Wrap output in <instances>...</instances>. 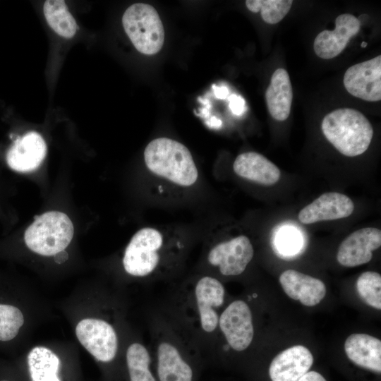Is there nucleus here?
Wrapping results in <instances>:
<instances>
[{"mask_svg":"<svg viewBox=\"0 0 381 381\" xmlns=\"http://www.w3.org/2000/svg\"><path fill=\"white\" fill-rule=\"evenodd\" d=\"M226 290L212 275H195L180 284L162 309L202 352L215 344Z\"/></svg>","mask_w":381,"mask_h":381,"instance_id":"obj_1","label":"nucleus"},{"mask_svg":"<svg viewBox=\"0 0 381 381\" xmlns=\"http://www.w3.org/2000/svg\"><path fill=\"white\" fill-rule=\"evenodd\" d=\"M28 365L32 381H61L58 375L60 359L47 347L32 348L28 355Z\"/></svg>","mask_w":381,"mask_h":381,"instance_id":"obj_21","label":"nucleus"},{"mask_svg":"<svg viewBox=\"0 0 381 381\" xmlns=\"http://www.w3.org/2000/svg\"><path fill=\"white\" fill-rule=\"evenodd\" d=\"M150 353L159 381H193V358L202 352L162 309L150 318Z\"/></svg>","mask_w":381,"mask_h":381,"instance_id":"obj_3","label":"nucleus"},{"mask_svg":"<svg viewBox=\"0 0 381 381\" xmlns=\"http://www.w3.org/2000/svg\"><path fill=\"white\" fill-rule=\"evenodd\" d=\"M344 85L351 95L368 102L381 99V56L349 67Z\"/></svg>","mask_w":381,"mask_h":381,"instance_id":"obj_11","label":"nucleus"},{"mask_svg":"<svg viewBox=\"0 0 381 381\" xmlns=\"http://www.w3.org/2000/svg\"><path fill=\"white\" fill-rule=\"evenodd\" d=\"M144 161L150 174L178 187H190L198 179L189 150L171 138H158L150 142L144 150Z\"/></svg>","mask_w":381,"mask_h":381,"instance_id":"obj_4","label":"nucleus"},{"mask_svg":"<svg viewBox=\"0 0 381 381\" xmlns=\"http://www.w3.org/2000/svg\"><path fill=\"white\" fill-rule=\"evenodd\" d=\"M233 169L238 176L265 186L276 183L281 176L280 170L274 164L255 152L238 155Z\"/></svg>","mask_w":381,"mask_h":381,"instance_id":"obj_18","label":"nucleus"},{"mask_svg":"<svg viewBox=\"0 0 381 381\" xmlns=\"http://www.w3.org/2000/svg\"><path fill=\"white\" fill-rule=\"evenodd\" d=\"M268 111L275 120L282 121L290 114L293 99V90L289 75L284 68L273 73L265 92Z\"/></svg>","mask_w":381,"mask_h":381,"instance_id":"obj_20","label":"nucleus"},{"mask_svg":"<svg viewBox=\"0 0 381 381\" xmlns=\"http://www.w3.org/2000/svg\"><path fill=\"white\" fill-rule=\"evenodd\" d=\"M356 290L366 304L381 309V276L379 273L372 271L362 273L356 281Z\"/></svg>","mask_w":381,"mask_h":381,"instance_id":"obj_25","label":"nucleus"},{"mask_svg":"<svg viewBox=\"0 0 381 381\" xmlns=\"http://www.w3.org/2000/svg\"><path fill=\"white\" fill-rule=\"evenodd\" d=\"M74 228L70 218L64 213L51 211L35 218L25 232L28 248L44 256L55 255L71 243Z\"/></svg>","mask_w":381,"mask_h":381,"instance_id":"obj_6","label":"nucleus"},{"mask_svg":"<svg viewBox=\"0 0 381 381\" xmlns=\"http://www.w3.org/2000/svg\"><path fill=\"white\" fill-rule=\"evenodd\" d=\"M327 140L342 155L355 157L365 152L373 135L368 119L358 110L350 108L335 109L327 114L321 123Z\"/></svg>","mask_w":381,"mask_h":381,"instance_id":"obj_5","label":"nucleus"},{"mask_svg":"<svg viewBox=\"0 0 381 381\" xmlns=\"http://www.w3.org/2000/svg\"><path fill=\"white\" fill-rule=\"evenodd\" d=\"M47 154V145L36 132H29L17 138L9 148L6 162L16 171L28 172L36 169Z\"/></svg>","mask_w":381,"mask_h":381,"instance_id":"obj_15","label":"nucleus"},{"mask_svg":"<svg viewBox=\"0 0 381 381\" xmlns=\"http://www.w3.org/2000/svg\"><path fill=\"white\" fill-rule=\"evenodd\" d=\"M24 323V317L14 306L0 304V341H6L15 338Z\"/></svg>","mask_w":381,"mask_h":381,"instance_id":"obj_26","label":"nucleus"},{"mask_svg":"<svg viewBox=\"0 0 381 381\" xmlns=\"http://www.w3.org/2000/svg\"><path fill=\"white\" fill-rule=\"evenodd\" d=\"M279 282L288 296L306 306H316L326 295L323 282L294 270L282 272Z\"/></svg>","mask_w":381,"mask_h":381,"instance_id":"obj_17","label":"nucleus"},{"mask_svg":"<svg viewBox=\"0 0 381 381\" xmlns=\"http://www.w3.org/2000/svg\"><path fill=\"white\" fill-rule=\"evenodd\" d=\"M344 351L356 365L380 373L381 341L379 339L366 334H352L345 341Z\"/></svg>","mask_w":381,"mask_h":381,"instance_id":"obj_19","label":"nucleus"},{"mask_svg":"<svg viewBox=\"0 0 381 381\" xmlns=\"http://www.w3.org/2000/svg\"><path fill=\"white\" fill-rule=\"evenodd\" d=\"M313 357L304 346L288 348L272 361L269 375L272 381H297L311 368Z\"/></svg>","mask_w":381,"mask_h":381,"instance_id":"obj_16","label":"nucleus"},{"mask_svg":"<svg viewBox=\"0 0 381 381\" xmlns=\"http://www.w3.org/2000/svg\"><path fill=\"white\" fill-rule=\"evenodd\" d=\"M301 245V238L296 231L285 229L276 237L275 250L282 256H293L299 252Z\"/></svg>","mask_w":381,"mask_h":381,"instance_id":"obj_27","label":"nucleus"},{"mask_svg":"<svg viewBox=\"0 0 381 381\" xmlns=\"http://www.w3.org/2000/svg\"><path fill=\"white\" fill-rule=\"evenodd\" d=\"M212 87L214 90V95L217 99H225L229 95V90L224 86L218 87L213 85Z\"/></svg>","mask_w":381,"mask_h":381,"instance_id":"obj_30","label":"nucleus"},{"mask_svg":"<svg viewBox=\"0 0 381 381\" xmlns=\"http://www.w3.org/2000/svg\"><path fill=\"white\" fill-rule=\"evenodd\" d=\"M359 19L349 13L339 15L335 20L334 30H323L315 37L314 51L318 56L330 59L338 56L350 39L360 30Z\"/></svg>","mask_w":381,"mask_h":381,"instance_id":"obj_13","label":"nucleus"},{"mask_svg":"<svg viewBox=\"0 0 381 381\" xmlns=\"http://www.w3.org/2000/svg\"><path fill=\"white\" fill-rule=\"evenodd\" d=\"M186 243L177 235L155 227L138 230L127 245L122 259L125 272L150 281L170 277L180 266Z\"/></svg>","mask_w":381,"mask_h":381,"instance_id":"obj_2","label":"nucleus"},{"mask_svg":"<svg viewBox=\"0 0 381 381\" xmlns=\"http://www.w3.org/2000/svg\"><path fill=\"white\" fill-rule=\"evenodd\" d=\"M220 333L225 344L224 351L233 350L241 352L252 344L254 337L253 313L247 302L236 299L222 310L218 323L217 334Z\"/></svg>","mask_w":381,"mask_h":381,"instance_id":"obj_9","label":"nucleus"},{"mask_svg":"<svg viewBox=\"0 0 381 381\" xmlns=\"http://www.w3.org/2000/svg\"><path fill=\"white\" fill-rule=\"evenodd\" d=\"M291 0H247L246 5L253 13L260 12L262 20L269 24L281 21L289 11Z\"/></svg>","mask_w":381,"mask_h":381,"instance_id":"obj_24","label":"nucleus"},{"mask_svg":"<svg viewBox=\"0 0 381 381\" xmlns=\"http://www.w3.org/2000/svg\"><path fill=\"white\" fill-rule=\"evenodd\" d=\"M1 381H7V380H1Z\"/></svg>","mask_w":381,"mask_h":381,"instance_id":"obj_33","label":"nucleus"},{"mask_svg":"<svg viewBox=\"0 0 381 381\" xmlns=\"http://www.w3.org/2000/svg\"><path fill=\"white\" fill-rule=\"evenodd\" d=\"M75 334L83 347L102 363H109L116 356L119 338L114 327L100 318H85L75 327Z\"/></svg>","mask_w":381,"mask_h":381,"instance_id":"obj_10","label":"nucleus"},{"mask_svg":"<svg viewBox=\"0 0 381 381\" xmlns=\"http://www.w3.org/2000/svg\"><path fill=\"white\" fill-rule=\"evenodd\" d=\"M366 46H367V42H361V47L363 48H365Z\"/></svg>","mask_w":381,"mask_h":381,"instance_id":"obj_32","label":"nucleus"},{"mask_svg":"<svg viewBox=\"0 0 381 381\" xmlns=\"http://www.w3.org/2000/svg\"><path fill=\"white\" fill-rule=\"evenodd\" d=\"M126 362L130 381H157L151 370L150 350L143 342L133 341L128 346Z\"/></svg>","mask_w":381,"mask_h":381,"instance_id":"obj_22","label":"nucleus"},{"mask_svg":"<svg viewBox=\"0 0 381 381\" xmlns=\"http://www.w3.org/2000/svg\"><path fill=\"white\" fill-rule=\"evenodd\" d=\"M229 108L235 115H241L244 111L245 101L243 97L237 95H231L229 98Z\"/></svg>","mask_w":381,"mask_h":381,"instance_id":"obj_28","label":"nucleus"},{"mask_svg":"<svg viewBox=\"0 0 381 381\" xmlns=\"http://www.w3.org/2000/svg\"><path fill=\"white\" fill-rule=\"evenodd\" d=\"M43 13L49 26L57 35L65 38H71L75 35L78 27L64 1H45Z\"/></svg>","mask_w":381,"mask_h":381,"instance_id":"obj_23","label":"nucleus"},{"mask_svg":"<svg viewBox=\"0 0 381 381\" xmlns=\"http://www.w3.org/2000/svg\"><path fill=\"white\" fill-rule=\"evenodd\" d=\"M122 24L128 38L140 53L153 55L162 49L164 30L158 13L151 5L132 4L125 11Z\"/></svg>","mask_w":381,"mask_h":381,"instance_id":"obj_7","label":"nucleus"},{"mask_svg":"<svg viewBox=\"0 0 381 381\" xmlns=\"http://www.w3.org/2000/svg\"><path fill=\"white\" fill-rule=\"evenodd\" d=\"M297 381H327L325 378L316 371H308Z\"/></svg>","mask_w":381,"mask_h":381,"instance_id":"obj_29","label":"nucleus"},{"mask_svg":"<svg viewBox=\"0 0 381 381\" xmlns=\"http://www.w3.org/2000/svg\"><path fill=\"white\" fill-rule=\"evenodd\" d=\"M354 204L347 195L328 192L322 194L298 213L299 221L306 224L339 219L350 216Z\"/></svg>","mask_w":381,"mask_h":381,"instance_id":"obj_14","label":"nucleus"},{"mask_svg":"<svg viewBox=\"0 0 381 381\" xmlns=\"http://www.w3.org/2000/svg\"><path fill=\"white\" fill-rule=\"evenodd\" d=\"M381 245V231L375 227L358 229L349 234L340 244L337 259L342 266L353 267L370 262L373 251Z\"/></svg>","mask_w":381,"mask_h":381,"instance_id":"obj_12","label":"nucleus"},{"mask_svg":"<svg viewBox=\"0 0 381 381\" xmlns=\"http://www.w3.org/2000/svg\"><path fill=\"white\" fill-rule=\"evenodd\" d=\"M254 256L253 246L245 235L208 245L204 257L207 270L217 271L222 276L241 274Z\"/></svg>","mask_w":381,"mask_h":381,"instance_id":"obj_8","label":"nucleus"},{"mask_svg":"<svg viewBox=\"0 0 381 381\" xmlns=\"http://www.w3.org/2000/svg\"><path fill=\"white\" fill-rule=\"evenodd\" d=\"M207 124L210 128H219L222 126V121L215 116H212L207 121Z\"/></svg>","mask_w":381,"mask_h":381,"instance_id":"obj_31","label":"nucleus"}]
</instances>
